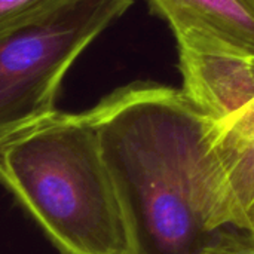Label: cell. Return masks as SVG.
<instances>
[{
  "label": "cell",
  "mask_w": 254,
  "mask_h": 254,
  "mask_svg": "<svg viewBox=\"0 0 254 254\" xmlns=\"http://www.w3.org/2000/svg\"><path fill=\"white\" fill-rule=\"evenodd\" d=\"M86 113L131 254H198L220 229H240L217 122L182 89L134 83Z\"/></svg>",
  "instance_id": "cell-1"
},
{
  "label": "cell",
  "mask_w": 254,
  "mask_h": 254,
  "mask_svg": "<svg viewBox=\"0 0 254 254\" xmlns=\"http://www.w3.org/2000/svg\"><path fill=\"white\" fill-rule=\"evenodd\" d=\"M0 183L60 254H131L88 113L55 110L0 135Z\"/></svg>",
  "instance_id": "cell-2"
},
{
  "label": "cell",
  "mask_w": 254,
  "mask_h": 254,
  "mask_svg": "<svg viewBox=\"0 0 254 254\" xmlns=\"http://www.w3.org/2000/svg\"><path fill=\"white\" fill-rule=\"evenodd\" d=\"M134 0H55L0 30V135L55 112L64 74Z\"/></svg>",
  "instance_id": "cell-3"
},
{
  "label": "cell",
  "mask_w": 254,
  "mask_h": 254,
  "mask_svg": "<svg viewBox=\"0 0 254 254\" xmlns=\"http://www.w3.org/2000/svg\"><path fill=\"white\" fill-rule=\"evenodd\" d=\"M170 24L179 54L254 61V0H149Z\"/></svg>",
  "instance_id": "cell-4"
},
{
  "label": "cell",
  "mask_w": 254,
  "mask_h": 254,
  "mask_svg": "<svg viewBox=\"0 0 254 254\" xmlns=\"http://www.w3.org/2000/svg\"><path fill=\"white\" fill-rule=\"evenodd\" d=\"M183 92L216 122H223L254 100V61L179 54Z\"/></svg>",
  "instance_id": "cell-5"
},
{
  "label": "cell",
  "mask_w": 254,
  "mask_h": 254,
  "mask_svg": "<svg viewBox=\"0 0 254 254\" xmlns=\"http://www.w3.org/2000/svg\"><path fill=\"white\" fill-rule=\"evenodd\" d=\"M217 149L241 229L254 235V100L232 118L217 122Z\"/></svg>",
  "instance_id": "cell-6"
},
{
  "label": "cell",
  "mask_w": 254,
  "mask_h": 254,
  "mask_svg": "<svg viewBox=\"0 0 254 254\" xmlns=\"http://www.w3.org/2000/svg\"><path fill=\"white\" fill-rule=\"evenodd\" d=\"M198 254H254V235L235 228H223Z\"/></svg>",
  "instance_id": "cell-7"
},
{
  "label": "cell",
  "mask_w": 254,
  "mask_h": 254,
  "mask_svg": "<svg viewBox=\"0 0 254 254\" xmlns=\"http://www.w3.org/2000/svg\"><path fill=\"white\" fill-rule=\"evenodd\" d=\"M54 1L55 0H0V30L45 9Z\"/></svg>",
  "instance_id": "cell-8"
}]
</instances>
